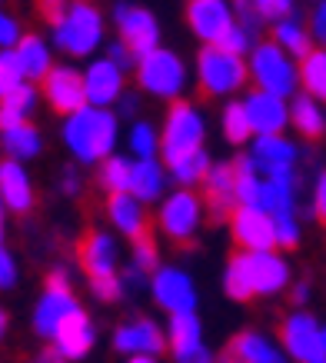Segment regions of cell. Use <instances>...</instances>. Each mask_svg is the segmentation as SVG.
Wrapping results in <instances>:
<instances>
[{"label": "cell", "instance_id": "cell-51", "mask_svg": "<svg viewBox=\"0 0 326 363\" xmlns=\"http://www.w3.org/2000/svg\"><path fill=\"white\" fill-rule=\"evenodd\" d=\"M147 280H150V274L137 270L133 264H130V270H123V274H120V284H123V290H127V286H143Z\"/></svg>", "mask_w": 326, "mask_h": 363}, {"label": "cell", "instance_id": "cell-25", "mask_svg": "<svg viewBox=\"0 0 326 363\" xmlns=\"http://www.w3.org/2000/svg\"><path fill=\"white\" fill-rule=\"evenodd\" d=\"M107 217L110 227L123 237H143L147 233V203L137 200L130 190H120V194H107Z\"/></svg>", "mask_w": 326, "mask_h": 363}, {"label": "cell", "instance_id": "cell-20", "mask_svg": "<svg viewBox=\"0 0 326 363\" xmlns=\"http://www.w3.org/2000/svg\"><path fill=\"white\" fill-rule=\"evenodd\" d=\"M230 230L233 240L240 243V250H273L276 237H273V217L263 213L260 207H237L230 210Z\"/></svg>", "mask_w": 326, "mask_h": 363}, {"label": "cell", "instance_id": "cell-22", "mask_svg": "<svg viewBox=\"0 0 326 363\" xmlns=\"http://www.w3.org/2000/svg\"><path fill=\"white\" fill-rule=\"evenodd\" d=\"M220 363H290V357H286V350H283L276 340H270L266 333L243 330L227 343Z\"/></svg>", "mask_w": 326, "mask_h": 363}, {"label": "cell", "instance_id": "cell-10", "mask_svg": "<svg viewBox=\"0 0 326 363\" xmlns=\"http://www.w3.org/2000/svg\"><path fill=\"white\" fill-rule=\"evenodd\" d=\"M113 27H117V40L130 47V54L140 60L143 54H150L153 47H160V23L147 7L127 4L120 0L113 7Z\"/></svg>", "mask_w": 326, "mask_h": 363}, {"label": "cell", "instance_id": "cell-16", "mask_svg": "<svg viewBox=\"0 0 326 363\" xmlns=\"http://www.w3.org/2000/svg\"><path fill=\"white\" fill-rule=\"evenodd\" d=\"M40 87H44V100L50 104V111H57L60 117H67V113H74L77 107L87 104V97H84V77L70 64L50 67L44 74V80H40Z\"/></svg>", "mask_w": 326, "mask_h": 363}, {"label": "cell", "instance_id": "cell-12", "mask_svg": "<svg viewBox=\"0 0 326 363\" xmlns=\"http://www.w3.org/2000/svg\"><path fill=\"white\" fill-rule=\"evenodd\" d=\"M280 347L296 363H326V350L320 343V320L306 310H293L280 327Z\"/></svg>", "mask_w": 326, "mask_h": 363}, {"label": "cell", "instance_id": "cell-11", "mask_svg": "<svg viewBox=\"0 0 326 363\" xmlns=\"http://www.w3.org/2000/svg\"><path fill=\"white\" fill-rule=\"evenodd\" d=\"M247 157H250V164L257 167V174L260 177L296 184V160H300V150H296V143L286 140L283 133L253 137V147H250V154Z\"/></svg>", "mask_w": 326, "mask_h": 363}, {"label": "cell", "instance_id": "cell-31", "mask_svg": "<svg viewBox=\"0 0 326 363\" xmlns=\"http://www.w3.org/2000/svg\"><path fill=\"white\" fill-rule=\"evenodd\" d=\"M286 107H290V123L296 127V133H303L310 140L323 137L326 113H323V104H320V100H313L310 94H293V100H290Z\"/></svg>", "mask_w": 326, "mask_h": 363}, {"label": "cell", "instance_id": "cell-32", "mask_svg": "<svg viewBox=\"0 0 326 363\" xmlns=\"http://www.w3.org/2000/svg\"><path fill=\"white\" fill-rule=\"evenodd\" d=\"M296 70H300V87H303V94H310L313 100L326 104V47H320V50L310 47V50L300 57Z\"/></svg>", "mask_w": 326, "mask_h": 363}, {"label": "cell", "instance_id": "cell-39", "mask_svg": "<svg viewBox=\"0 0 326 363\" xmlns=\"http://www.w3.org/2000/svg\"><path fill=\"white\" fill-rule=\"evenodd\" d=\"M21 84H23V70H21V64H17L13 47H0V94L21 87Z\"/></svg>", "mask_w": 326, "mask_h": 363}, {"label": "cell", "instance_id": "cell-49", "mask_svg": "<svg viewBox=\"0 0 326 363\" xmlns=\"http://www.w3.org/2000/svg\"><path fill=\"white\" fill-rule=\"evenodd\" d=\"M117 107L120 111H113L117 117H137V111H140V97L133 94V90H123L117 97Z\"/></svg>", "mask_w": 326, "mask_h": 363}, {"label": "cell", "instance_id": "cell-30", "mask_svg": "<svg viewBox=\"0 0 326 363\" xmlns=\"http://www.w3.org/2000/svg\"><path fill=\"white\" fill-rule=\"evenodd\" d=\"M37 100H40V94H37V87L27 84V80H23L21 87L0 94V130H4V127H13V123L30 121L33 111H37Z\"/></svg>", "mask_w": 326, "mask_h": 363}, {"label": "cell", "instance_id": "cell-45", "mask_svg": "<svg viewBox=\"0 0 326 363\" xmlns=\"http://www.w3.org/2000/svg\"><path fill=\"white\" fill-rule=\"evenodd\" d=\"M21 33H23L21 21L0 7V47H13L17 40H21Z\"/></svg>", "mask_w": 326, "mask_h": 363}, {"label": "cell", "instance_id": "cell-59", "mask_svg": "<svg viewBox=\"0 0 326 363\" xmlns=\"http://www.w3.org/2000/svg\"><path fill=\"white\" fill-rule=\"evenodd\" d=\"M0 4H4V0H0Z\"/></svg>", "mask_w": 326, "mask_h": 363}, {"label": "cell", "instance_id": "cell-34", "mask_svg": "<svg viewBox=\"0 0 326 363\" xmlns=\"http://www.w3.org/2000/svg\"><path fill=\"white\" fill-rule=\"evenodd\" d=\"M167 167H170V177H174L180 187H196L210 170V157L200 147V150H190V154H180L174 160H167Z\"/></svg>", "mask_w": 326, "mask_h": 363}, {"label": "cell", "instance_id": "cell-23", "mask_svg": "<svg viewBox=\"0 0 326 363\" xmlns=\"http://www.w3.org/2000/svg\"><path fill=\"white\" fill-rule=\"evenodd\" d=\"M80 267L87 270L90 280H103V277L120 274V250L117 240L107 230H90L80 243Z\"/></svg>", "mask_w": 326, "mask_h": 363}, {"label": "cell", "instance_id": "cell-48", "mask_svg": "<svg viewBox=\"0 0 326 363\" xmlns=\"http://www.w3.org/2000/svg\"><path fill=\"white\" fill-rule=\"evenodd\" d=\"M313 213L316 220L326 223V170L316 177V190H313Z\"/></svg>", "mask_w": 326, "mask_h": 363}, {"label": "cell", "instance_id": "cell-29", "mask_svg": "<svg viewBox=\"0 0 326 363\" xmlns=\"http://www.w3.org/2000/svg\"><path fill=\"white\" fill-rule=\"evenodd\" d=\"M0 147H4V154L11 157V160L27 164L33 157H40L44 137H40V130H37L30 121H23V123H13V127H4V130H0Z\"/></svg>", "mask_w": 326, "mask_h": 363}, {"label": "cell", "instance_id": "cell-7", "mask_svg": "<svg viewBox=\"0 0 326 363\" xmlns=\"http://www.w3.org/2000/svg\"><path fill=\"white\" fill-rule=\"evenodd\" d=\"M203 140H207V121H203V113L196 111L193 104L176 100L174 107L167 111V121H163V133H160L163 160H174L180 154L200 150Z\"/></svg>", "mask_w": 326, "mask_h": 363}, {"label": "cell", "instance_id": "cell-57", "mask_svg": "<svg viewBox=\"0 0 326 363\" xmlns=\"http://www.w3.org/2000/svg\"><path fill=\"white\" fill-rule=\"evenodd\" d=\"M4 227H7V207L0 203V240H4Z\"/></svg>", "mask_w": 326, "mask_h": 363}, {"label": "cell", "instance_id": "cell-58", "mask_svg": "<svg viewBox=\"0 0 326 363\" xmlns=\"http://www.w3.org/2000/svg\"><path fill=\"white\" fill-rule=\"evenodd\" d=\"M320 343H323V350H326V323H320Z\"/></svg>", "mask_w": 326, "mask_h": 363}, {"label": "cell", "instance_id": "cell-19", "mask_svg": "<svg viewBox=\"0 0 326 363\" xmlns=\"http://www.w3.org/2000/svg\"><path fill=\"white\" fill-rule=\"evenodd\" d=\"M186 23L193 30L196 40L203 44H220V37L237 23L233 4L230 0H190L186 7Z\"/></svg>", "mask_w": 326, "mask_h": 363}, {"label": "cell", "instance_id": "cell-13", "mask_svg": "<svg viewBox=\"0 0 326 363\" xmlns=\"http://www.w3.org/2000/svg\"><path fill=\"white\" fill-rule=\"evenodd\" d=\"M167 347H170L176 363H217L213 350L203 340V323L196 317V310H190V313H170Z\"/></svg>", "mask_w": 326, "mask_h": 363}, {"label": "cell", "instance_id": "cell-40", "mask_svg": "<svg viewBox=\"0 0 326 363\" xmlns=\"http://www.w3.org/2000/svg\"><path fill=\"white\" fill-rule=\"evenodd\" d=\"M220 47L223 50H230V54H250L253 47V27H247V23H233L223 37H220Z\"/></svg>", "mask_w": 326, "mask_h": 363}, {"label": "cell", "instance_id": "cell-38", "mask_svg": "<svg viewBox=\"0 0 326 363\" xmlns=\"http://www.w3.org/2000/svg\"><path fill=\"white\" fill-rule=\"evenodd\" d=\"M220 127H223V137L230 143H247L253 137L250 123H247V113H243V104L240 100H230L223 107V117H220Z\"/></svg>", "mask_w": 326, "mask_h": 363}, {"label": "cell", "instance_id": "cell-14", "mask_svg": "<svg viewBox=\"0 0 326 363\" xmlns=\"http://www.w3.org/2000/svg\"><path fill=\"white\" fill-rule=\"evenodd\" d=\"M147 284H150L157 307H163L167 313H190V310H196V284L193 277L180 270V267H157Z\"/></svg>", "mask_w": 326, "mask_h": 363}, {"label": "cell", "instance_id": "cell-27", "mask_svg": "<svg viewBox=\"0 0 326 363\" xmlns=\"http://www.w3.org/2000/svg\"><path fill=\"white\" fill-rule=\"evenodd\" d=\"M13 54H17V64H21L27 84H40L44 74L54 67L50 44H47L44 37H37V33H21V40L13 44Z\"/></svg>", "mask_w": 326, "mask_h": 363}, {"label": "cell", "instance_id": "cell-47", "mask_svg": "<svg viewBox=\"0 0 326 363\" xmlns=\"http://www.w3.org/2000/svg\"><path fill=\"white\" fill-rule=\"evenodd\" d=\"M107 57H110V60H113V64L120 67V70H123V74L137 67V57L130 54V47L123 44V40H113V44H110V50H107Z\"/></svg>", "mask_w": 326, "mask_h": 363}, {"label": "cell", "instance_id": "cell-46", "mask_svg": "<svg viewBox=\"0 0 326 363\" xmlns=\"http://www.w3.org/2000/svg\"><path fill=\"white\" fill-rule=\"evenodd\" d=\"M306 30H310L313 40H320V44L326 47V0H320V4L313 7V13H310V27H306Z\"/></svg>", "mask_w": 326, "mask_h": 363}, {"label": "cell", "instance_id": "cell-43", "mask_svg": "<svg viewBox=\"0 0 326 363\" xmlns=\"http://www.w3.org/2000/svg\"><path fill=\"white\" fill-rule=\"evenodd\" d=\"M21 280V267H17V257L11 253V247L0 240V290H13Z\"/></svg>", "mask_w": 326, "mask_h": 363}, {"label": "cell", "instance_id": "cell-28", "mask_svg": "<svg viewBox=\"0 0 326 363\" xmlns=\"http://www.w3.org/2000/svg\"><path fill=\"white\" fill-rule=\"evenodd\" d=\"M137 200L143 203H153V200L163 197V190H167V174H163V164L157 157H137L130 164V184H127Z\"/></svg>", "mask_w": 326, "mask_h": 363}, {"label": "cell", "instance_id": "cell-55", "mask_svg": "<svg viewBox=\"0 0 326 363\" xmlns=\"http://www.w3.org/2000/svg\"><path fill=\"white\" fill-rule=\"evenodd\" d=\"M7 327H11V317H7V310L0 307V340L7 337Z\"/></svg>", "mask_w": 326, "mask_h": 363}, {"label": "cell", "instance_id": "cell-8", "mask_svg": "<svg viewBox=\"0 0 326 363\" xmlns=\"http://www.w3.org/2000/svg\"><path fill=\"white\" fill-rule=\"evenodd\" d=\"M203 217H207V207H203L200 194H193V187H184V190H174L170 197H160L157 227H160L163 237L184 243L190 237H196Z\"/></svg>", "mask_w": 326, "mask_h": 363}, {"label": "cell", "instance_id": "cell-4", "mask_svg": "<svg viewBox=\"0 0 326 363\" xmlns=\"http://www.w3.org/2000/svg\"><path fill=\"white\" fill-rule=\"evenodd\" d=\"M247 77L257 84V90L276 94V97H283V100H290L296 90H300V70H296V60L286 54V50H280L273 40H263V44L250 47Z\"/></svg>", "mask_w": 326, "mask_h": 363}, {"label": "cell", "instance_id": "cell-18", "mask_svg": "<svg viewBox=\"0 0 326 363\" xmlns=\"http://www.w3.org/2000/svg\"><path fill=\"white\" fill-rule=\"evenodd\" d=\"M240 104H243V113H247V123H250L253 137L283 133L286 130V123H290V107H286V100L276 97V94L253 90V94H247Z\"/></svg>", "mask_w": 326, "mask_h": 363}, {"label": "cell", "instance_id": "cell-6", "mask_svg": "<svg viewBox=\"0 0 326 363\" xmlns=\"http://www.w3.org/2000/svg\"><path fill=\"white\" fill-rule=\"evenodd\" d=\"M137 87L150 97L160 100H176L186 90V67L184 60L167 50V47H153L150 54H143L137 60Z\"/></svg>", "mask_w": 326, "mask_h": 363}, {"label": "cell", "instance_id": "cell-15", "mask_svg": "<svg viewBox=\"0 0 326 363\" xmlns=\"http://www.w3.org/2000/svg\"><path fill=\"white\" fill-rule=\"evenodd\" d=\"M50 343H54V350L60 353L67 363L84 360V357L94 350V343H97V327H94V320L87 317V310L77 303V307L57 323Z\"/></svg>", "mask_w": 326, "mask_h": 363}, {"label": "cell", "instance_id": "cell-42", "mask_svg": "<svg viewBox=\"0 0 326 363\" xmlns=\"http://www.w3.org/2000/svg\"><path fill=\"white\" fill-rule=\"evenodd\" d=\"M273 237H276V250H290L300 243V223H296L293 213L273 217Z\"/></svg>", "mask_w": 326, "mask_h": 363}, {"label": "cell", "instance_id": "cell-21", "mask_svg": "<svg viewBox=\"0 0 326 363\" xmlns=\"http://www.w3.org/2000/svg\"><path fill=\"white\" fill-rule=\"evenodd\" d=\"M163 347H167V337H163L160 323L150 317H137V320H127L120 323L113 330V350L123 353V357H160Z\"/></svg>", "mask_w": 326, "mask_h": 363}, {"label": "cell", "instance_id": "cell-35", "mask_svg": "<svg viewBox=\"0 0 326 363\" xmlns=\"http://www.w3.org/2000/svg\"><path fill=\"white\" fill-rule=\"evenodd\" d=\"M237 11L247 27L257 21H283L293 11V0H237Z\"/></svg>", "mask_w": 326, "mask_h": 363}, {"label": "cell", "instance_id": "cell-41", "mask_svg": "<svg viewBox=\"0 0 326 363\" xmlns=\"http://www.w3.org/2000/svg\"><path fill=\"white\" fill-rule=\"evenodd\" d=\"M133 267H137V270H143V274H153V270L160 267V253H157V243H153L147 233L133 240Z\"/></svg>", "mask_w": 326, "mask_h": 363}, {"label": "cell", "instance_id": "cell-5", "mask_svg": "<svg viewBox=\"0 0 326 363\" xmlns=\"http://www.w3.org/2000/svg\"><path fill=\"white\" fill-rule=\"evenodd\" d=\"M196 80L207 97H230L247 84V60L240 54H230L220 44H203L196 57Z\"/></svg>", "mask_w": 326, "mask_h": 363}, {"label": "cell", "instance_id": "cell-9", "mask_svg": "<svg viewBox=\"0 0 326 363\" xmlns=\"http://www.w3.org/2000/svg\"><path fill=\"white\" fill-rule=\"evenodd\" d=\"M74 307H77V297H74V286H70V277H67L64 267H57L54 274L47 277L44 294H40L37 307H33V330H37V337L50 340L57 323Z\"/></svg>", "mask_w": 326, "mask_h": 363}, {"label": "cell", "instance_id": "cell-56", "mask_svg": "<svg viewBox=\"0 0 326 363\" xmlns=\"http://www.w3.org/2000/svg\"><path fill=\"white\" fill-rule=\"evenodd\" d=\"M127 363H157V357H143V353H137V357H127Z\"/></svg>", "mask_w": 326, "mask_h": 363}, {"label": "cell", "instance_id": "cell-2", "mask_svg": "<svg viewBox=\"0 0 326 363\" xmlns=\"http://www.w3.org/2000/svg\"><path fill=\"white\" fill-rule=\"evenodd\" d=\"M60 137H64V147L70 150L77 164H100L103 157L113 154L120 137V117L110 107H94V104H84L77 107L74 113L64 117V127H60Z\"/></svg>", "mask_w": 326, "mask_h": 363}, {"label": "cell", "instance_id": "cell-37", "mask_svg": "<svg viewBox=\"0 0 326 363\" xmlns=\"http://www.w3.org/2000/svg\"><path fill=\"white\" fill-rule=\"evenodd\" d=\"M127 143H130L133 160H137V157H157L160 154V133H157V127L147 123V121H133L130 133H127Z\"/></svg>", "mask_w": 326, "mask_h": 363}, {"label": "cell", "instance_id": "cell-50", "mask_svg": "<svg viewBox=\"0 0 326 363\" xmlns=\"http://www.w3.org/2000/svg\"><path fill=\"white\" fill-rule=\"evenodd\" d=\"M67 7V0H37V11H40V17H44L47 23L54 21L57 13Z\"/></svg>", "mask_w": 326, "mask_h": 363}, {"label": "cell", "instance_id": "cell-3", "mask_svg": "<svg viewBox=\"0 0 326 363\" xmlns=\"http://www.w3.org/2000/svg\"><path fill=\"white\" fill-rule=\"evenodd\" d=\"M54 47L67 57H94L103 47L107 21L90 0H67V7L50 21Z\"/></svg>", "mask_w": 326, "mask_h": 363}, {"label": "cell", "instance_id": "cell-1", "mask_svg": "<svg viewBox=\"0 0 326 363\" xmlns=\"http://www.w3.org/2000/svg\"><path fill=\"white\" fill-rule=\"evenodd\" d=\"M290 286V264L276 247L273 250H240L223 270V290L230 300L247 303L253 297H276Z\"/></svg>", "mask_w": 326, "mask_h": 363}, {"label": "cell", "instance_id": "cell-17", "mask_svg": "<svg viewBox=\"0 0 326 363\" xmlns=\"http://www.w3.org/2000/svg\"><path fill=\"white\" fill-rule=\"evenodd\" d=\"M80 77H84V97L94 107H113L117 97L127 90V74L110 57H94Z\"/></svg>", "mask_w": 326, "mask_h": 363}, {"label": "cell", "instance_id": "cell-26", "mask_svg": "<svg viewBox=\"0 0 326 363\" xmlns=\"http://www.w3.org/2000/svg\"><path fill=\"white\" fill-rule=\"evenodd\" d=\"M203 184V207H210L213 220L230 217V210L237 207V194H233V164H210L207 177L200 180Z\"/></svg>", "mask_w": 326, "mask_h": 363}, {"label": "cell", "instance_id": "cell-54", "mask_svg": "<svg viewBox=\"0 0 326 363\" xmlns=\"http://www.w3.org/2000/svg\"><path fill=\"white\" fill-rule=\"evenodd\" d=\"M33 363H67V360H64V357H60L57 350H44L40 357H37V360H33Z\"/></svg>", "mask_w": 326, "mask_h": 363}, {"label": "cell", "instance_id": "cell-24", "mask_svg": "<svg viewBox=\"0 0 326 363\" xmlns=\"http://www.w3.org/2000/svg\"><path fill=\"white\" fill-rule=\"evenodd\" d=\"M0 203L11 213H30L37 203L33 194V180L21 160H0Z\"/></svg>", "mask_w": 326, "mask_h": 363}, {"label": "cell", "instance_id": "cell-33", "mask_svg": "<svg viewBox=\"0 0 326 363\" xmlns=\"http://www.w3.org/2000/svg\"><path fill=\"white\" fill-rule=\"evenodd\" d=\"M273 23H276V27H273V44L280 47V50H286L293 60H300V57L313 47V37H310V30H306L300 21L283 17V21H273Z\"/></svg>", "mask_w": 326, "mask_h": 363}, {"label": "cell", "instance_id": "cell-53", "mask_svg": "<svg viewBox=\"0 0 326 363\" xmlns=\"http://www.w3.org/2000/svg\"><path fill=\"white\" fill-rule=\"evenodd\" d=\"M310 294H313V286L306 284V280H300V284L293 286V303H296V307H303L306 300H310Z\"/></svg>", "mask_w": 326, "mask_h": 363}, {"label": "cell", "instance_id": "cell-44", "mask_svg": "<svg viewBox=\"0 0 326 363\" xmlns=\"http://www.w3.org/2000/svg\"><path fill=\"white\" fill-rule=\"evenodd\" d=\"M90 290L97 294V300H103V303H113V300H120L127 290H123V284H120V274L113 277H103V280H90Z\"/></svg>", "mask_w": 326, "mask_h": 363}, {"label": "cell", "instance_id": "cell-52", "mask_svg": "<svg viewBox=\"0 0 326 363\" xmlns=\"http://www.w3.org/2000/svg\"><path fill=\"white\" fill-rule=\"evenodd\" d=\"M60 190H64V194H70V197L80 190V174H77V167H67V170H64V177H60Z\"/></svg>", "mask_w": 326, "mask_h": 363}, {"label": "cell", "instance_id": "cell-36", "mask_svg": "<svg viewBox=\"0 0 326 363\" xmlns=\"http://www.w3.org/2000/svg\"><path fill=\"white\" fill-rule=\"evenodd\" d=\"M130 157H120V154H110L100 160V174H97V184L100 190H107V194H120V190H127L130 184Z\"/></svg>", "mask_w": 326, "mask_h": 363}]
</instances>
